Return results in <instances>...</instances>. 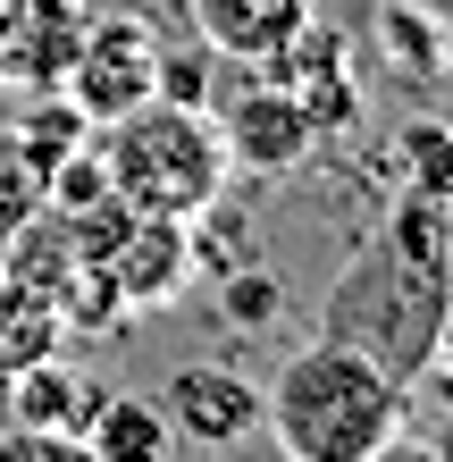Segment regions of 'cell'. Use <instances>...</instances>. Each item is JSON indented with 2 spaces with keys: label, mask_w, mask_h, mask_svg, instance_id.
<instances>
[{
  "label": "cell",
  "mask_w": 453,
  "mask_h": 462,
  "mask_svg": "<svg viewBox=\"0 0 453 462\" xmlns=\"http://www.w3.org/2000/svg\"><path fill=\"white\" fill-rule=\"evenodd\" d=\"M429 378H437V395L453 403V311H445V337H437V353H429Z\"/></svg>",
  "instance_id": "obj_21"
},
{
  "label": "cell",
  "mask_w": 453,
  "mask_h": 462,
  "mask_svg": "<svg viewBox=\"0 0 453 462\" xmlns=\"http://www.w3.org/2000/svg\"><path fill=\"white\" fill-rule=\"evenodd\" d=\"M369 462H453V454H445L437 438H412V429H403V438H386V446L369 454Z\"/></svg>",
  "instance_id": "obj_20"
},
{
  "label": "cell",
  "mask_w": 453,
  "mask_h": 462,
  "mask_svg": "<svg viewBox=\"0 0 453 462\" xmlns=\"http://www.w3.org/2000/svg\"><path fill=\"white\" fill-rule=\"evenodd\" d=\"M0 462H93V446L76 429H0Z\"/></svg>",
  "instance_id": "obj_19"
},
{
  "label": "cell",
  "mask_w": 453,
  "mask_h": 462,
  "mask_svg": "<svg viewBox=\"0 0 453 462\" xmlns=\"http://www.w3.org/2000/svg\"><path fill=\"white\" fill-rule=\"evenodd\" d=\"M219 68H227V60H219V51H210L202 34H194V42H177V51L159 42V101L210 110V93H219Z\"/></svg>",
  "instance_id": "obj_17"
},
{
  "label": "cell",
  "mask_w": 453,
  "mask_h": 462,
  "mask_svg": "<svg viewBox=\"0 0 453 462\" xmlns=\"http://www.w3.org/2000/svg\"><path fill=\"white\" fill-rule=\"evenodd\" d=\"M93 278L110 286L118 319L126 311H159V303H177V294L194 286V236H185V219H126L118 244L93 261Z\"/></svg>",
  "instance_id": "obj_8"
},
{
  "label": "cell",
  "mask_w": 453,
  "mask_h": 462,
  "mask_svg": "<svg viewBox=\"0 0 453 462\" xmlns=\"http://www.w3.org/2000/svg\"><path fill=\"white\" fill-rule=\"evenodd\" d=\"M76 438L93 446V462H168L177 454V429L151 395H101Z\"/></svg>",
  "instance_id": "obj_13"
},
{
  "label": "cell",
  "mask_w": 453,
  "mask_h": 462,
  "mask_svg": "<svg viewBox=\"0 0 453 462\" xmlns=\"http://www.w3.org/2000/svg\"><path fill=\"white\" fill-rule=\"evenodd\" d=\"M277 303H285V286H277L260 261H244V269H227V278H219V311L235 319V328H269Z\"/></svg>",
  "instance_id": "obj_18"
},
{
  "label": "cell",
  "mask_w": 453,
  "mask_h": 462,
  "mask_svg": "<svg viewBox=\"0 0 453 462\" xmlns=\"http://www.w3.org/2000/svg\"><path fill=\"white\" fill-rule=\"evenodd\" d=\"M151 403L168 412L177 446H202V454H235L260 438V387L235 362H177Z\"/></svg>",
  "instance_id": "obj_6"
},
{
  "label": "cell",
  "mask_w": 453,
  "mask_h": 462,
  "mask_svg": "<svg viewBox=\"0 0 453 462\" xmlns=\"http://www.w3.org/2000/svg\"><path fill=\"white\" fill-rule=\"evenodd\" d=\"M34 210H42V160L17 143V126H0V253Z\"/></svg>",
  "instance_id": "obj_16"
},
{
  "label": "cell",
  "mask_w": 453,
  "mask_h": 462,
  "mask_svg": "<svg viewBox=\"0 0 453 462\" xmlns=\"http://www.w3.org/2000/svg\"><path fill=\"white\" fill-rule=\"evenodd\" d=\"M59 93L93 126H110L126 110H143V101H159V34L143 25V9H101L85 25V42H76Z\"/></svg>",
  "instance_id": "obj_4"
},
{
  "label": "cell",
  "mask_w": 453,
  "mask_h": 462,
  "mask_svg": "<svg viewBox=\"0 0 453 462\" xmlns=\"http://www.w3.org/2000/svg\"><path fill=\"white\" fill-rule=\"evenodd\" d=\"M93 403H101V387L68 362V353H42V362H25L9 378V420L17 429H85Z\"/></svg>",
  "instance_id": "obj_12"
},
{
  "label": "cell",
  "mask_w": 453,
  "mask_h": 462,
  "mask_svg": "<svg viewBox=\"0 0 453 462\" xmlns=\"http://www.w3.org/2000/svg\"><path fill=\"white\" fill-rule=\"evenodd\" d=\"M0 9H9V0H0Z\"/></svg>",
  "instance_id": "obj_23"
},
{
  "label": "cell",
  "mask_w": 453,
  "mask_h": 462,
  "mask_svg": "<svg viewBox=\"0 0 453 462\" xmlns=\"http://www.w3.org/2000/svg\"><path fill=\"white\" fill-rule=\"evenodd\" d=\"M185 17L227 68H260L285 34H303L319 17V0H185Z\"/></svg>",
  "instance_id": "obj_10"
},
{
  "label": "cell",
  "mask_w": 453,
  "mask_h": 462,
  "mask_svg": "<svg viewBox=\"0 0 453 462\" xmlns=\"http://www.w3.org/2000/svg\"><path fill=\"white\" fill-rule=\"evenodd\" d=\"M85 25H93L85 0H9V9H0V85L59 93Z\"/></svg>",
  "instance_id": "obj_9"
},
{
  "label": "cell",
  "mask_w": 453,
  "mask_h": 462,
  "mask_svg": "<svg viewBox=\"0 0 453 462\" xmlns=\"http://www.w3.org/2000/svg\"><path fill=\"white\" fill-rule=\"evenodd\" d=\"M445 311H453V210L420 202V194H394L386 219L328 278L311 337L369 353L394 387H420L429 353L445 337Z\"/></svg>",
  "instance_id": "obj_1"
},
{
  "label": "cell",
  "mask_w": 453,
  "mask_h": 462,
  "mask_svg": "<svg viewBox=\"0 0 453 462\" xmlns=\"http://www.w3.org/2000/svg\"><path fill=\"white\" fill-rule=\"evenodd\" d=\"M85 9H93V17H101V9H143V0H85Z\"/></svg>",
  "instance_id": "obj_22"
},
{
  "label": "cell",
  "mask_w": 453,
  "mask_h": 462,
  "mask_svg": "<svg viewBox=\"0 0 453 462\" xmlns=\"http://www.w3.org/2000/svg\"><path fill=\"white\" fill-rule=\"evenodd\" d=\"M403 429H412V387H394L369 353L328 337L285 353V370L260 387V438L285 462H369Z\"/></svg>",
  "instance_id": "obj_2"
},
{
  "label": "cell",
  "mask_w": 453,
  "mask_h": 462,
  "mask_svg": "<svg viewBox=\"0 0 453 462\" xmlns=\"http://www.w3.org/2000/svg\"><path fill=\"white\" fill-rule=\"evenodd\" d=\"M369 51H378V68L394 85H412V93H437L453 76V25L429 0H386V9L369 17Z\"/></svg>",
  "instance_id": "obj_11"
},
{
  "label": "cell",
  "mask_w": 453,
  "mask_h": 462,
  "mask_svg": "<svg viewBox=\"0 0 453 462\" xmlns=\"http://www.w3.org/2000/svg\"><path fill=\"white\" fill-rule=\"evenodd\" d=\"M68 345V311L50 303L42 286H25L0 269V387L25 370V362H42V353H59Z\"/></svg>",
  "instance_id": "obj_14"
},
{
  "label": "cell",
  "mask_w": 453,
  "mask_h": 462,
  "mask_svg": "<svg viewBox=\"0 0 453 462\" xmlns=\"http://www.w3.org/2000/svg\"><path fill=\"white\" fill-rule=\"evenodd\" d=\"M394 177H403V194L453 210V126L429 118V110L403 118V126H394Z\"/></svg>",
  "instance_id": "obj_15"
},
{
  "label": "cell",
  "mask_w": 453,
  "mask_h": 462,
  "mask_svg": "<svg viewBox=\"0 0 453 462\" xmlns=\"http://www.w3.org/2000/svg\"><path fill=\"white\" fill-rule=\"evenodd\" d=\"M210 118H219L227 169H244V177H294L319 152V126L303 118V101L277 93L260 68H244L227 93H210Z\"/></svg>",
  "instance_id": "obj_5"
},
{
  "label": "cell",
  "mask_w": 453,
  "mask_h": 462,
  "mask_svg": "<svg viewBox=\"0 0 453 462\" xmlns=\"http://www.w3.org/2000/svg\"><path fill=\"white\" fill-rule=\"evenodd\" d=\"M260 76H269L277 93H294L303 101V118L319 134H344L361 118V85H353V42L336 34V25H303V34H285L269 60H260Z\"/></svg>",
  "instance_id": "obj_7"
},
{
  "label": "cell",
  "mask_w": 453,
  "mask_h": 462,
  "mask_svg": "<svg viewBox=\"0 0 453 462\" xmlns=\"http://www.w3.org/2000/svg\"><path fill=\"white\" fill-rule=\"evenodd\" d=\"M101 177L110 194L135 210V219H194L227 194V143L210 110H185V101H143L110 126H93Z\"/></svg>",
  "instance_id": "obj_3"
}]
</instances>
